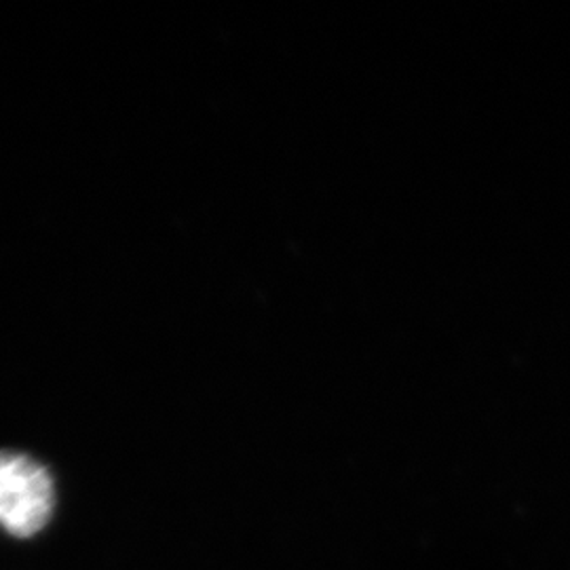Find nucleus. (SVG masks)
Listing matches in <instances>:
<instances>
[{
  "label": "nucleus",
  "mask_w": 570,
  "mask_h": 570,
  "mask_svg": "<svg viewBox=\"0 0 570 570\" xmlns=\"http://www.w3.org/2000/svg\"><path fill=\"white\" fill-rule=\"evenodd\" d=\"M56 510V482L37 459L0 450V529L18 539L39 534Z\"/></svg>",
  "instance_id": "obj_1"
}]
</instances>
